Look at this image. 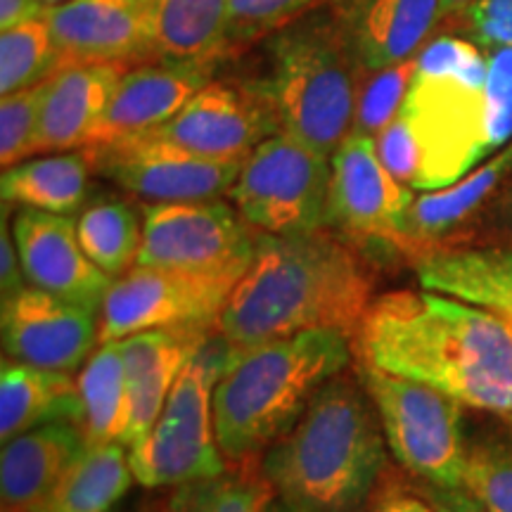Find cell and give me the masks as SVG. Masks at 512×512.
<instances>
[{
  "label": "cell",
  "instance_id": "cell-3",
  "mask_svg": "<svg viewBox=\"0 0 512 512\" xmlns=\"http://www.w3.org/2000/svg\"><path fill=\"white\" fill-rule=\"evenodd\" d=\"M354 382L335 377L264 458V479L278 501L311 512H354L384 467L377 413Z\"/></svg>",
  "mask_w": 512,
  "mask_h": 512
},
{
  "label": "cell",
  "instance_id": "cell-9",
  "mask_svg": "<svg viewBox=\"0 0 512 512\" xmlns=\"http://www.w3.org/2000/svg\"><path fill=\"white\" fill-rule=\"evenodd\" d=\"M330 178V155L280 131L242 162L230 195L242 219L261 233H313L325 228Z\"/></svg>",
  "mask_w": 512,
  "mask_h": 512
},
{
  "label": "cell",
  "instance_id": "cell-40",
  "mask_svg": "<svg viewBox=\"0 0 512 512\" xmlns=\"http://www.w3.org/2000/svg\"><path fill=\"white\" fill-rule=\"evenodd\" d=\"M24 280H27V275H24L22 261H19L15 235H10L8 204H5L3 221H0V292H3V302L27 287Z\"/></svg>",
  "mask_w": 512,
  "mask_h": 512
},
{
  "label": "cell",
  "instance_id": "cell-38",
  "mask_svg": "<svg viewBox=\"0 0 512 512\" xmlns=\"http://www.w3.org/2000/svg\"><path fill=\"white\" fill-rule=\"evenodd\" d=\"M377 152H380V159L389 174L411 188L415 169H418V150H415L413 133L401 112L377 133Z\"/></svg>",
  "mask_w": 512,
  "mask_h": 512
},
{
  "label": "cell",
  "instance_id": "cell-48",
  "mask_svg": "<svg viewBox=\"0 0 512 512\" xmlns=\"http://www.w3.org/2000/svg\"><path fill=\"white\" fill-rule=\"evenodd\" d=\"M505 420H508V422H510V425H512V415H505Z\"/></svg>",
  "mask_w": 512,
  "mask_h": 512
},
{
  "label": "cell",
  "instance_id": "cell-16",
  "mask_svg": "<svg viewBox=\"0 0 512 512\" xmlns=\"http://www.w3.org/2000/svg\"><path fill=\"white\" fill-rule=\"evenodd\" d=\"M157 0H69L46 10L60 55L72 64H128L155 55Z\"/></svg>",
  "mask_w": 512,
  "mask_h": 512
},
{
  "label": "cell",
  "instance_id": "cell-15",
  "mask_svg": "<svg viewBox=\"0 0 512 512\" xmlns=\"http://www.w3.org/2000/svg\"><path fill=\"white\" fill-rule=\"evenodd\" d=\"M0 332L5 358L60 373L79 368L100 342L95 311L31 285L3 302Z\"/></svg>",
  "mask_w": 512,
  "mask_h": 512
},
{
  "label": "cell",
  "instance_id": "cell-17",
  "mask_svg": "<svg viewBox=\"0 0 512 512\" xmlns=\"http://www.w3.org/2000/svg\"><path fill=\"white\" fill-rule=\"evenodd\" d=\"M214 60H159L126 69L88 147L131 143L171 121L211 83Z\"/></svg>",
  "mask_w": 512,
  "mask_h": 512
},
{
  "label": "cell",
  "instance_id": "cell-36",
  "mask_svg": "<svg viewBox=\"0 0 512 512\" xmlns=\"http://www.w3.org/2000/svg\"><path fill=\"white\" fill-rule=\"evenodd\" d=\"M323 0H230L228 46L275 34L309 15Z\"/></svg>",
  "mask_w": 512,
  "mask_h": 512
},
{
  "label": "cell",
  "instance_id": "cell-37",
  "mask_svg": "<svg viewBox=\"0 0 512 512\" xmlns=\"http://www.w3.org/2000/svg\"><path fill=\"white\" fill-rule=\"evenodd\" d=\"M486 67V105L494 150H503L512 138V46L494 48Z\"/></svg>",
  "mask_w": 512,
  "mask_h": 512
},
{
  "label": "cell",
  "instance_id": "cell-45",
  "mask_svg": "<svg viewBox=\"0 0 512 512\" xmlns=\"http://www.w3.org/2000/svg\"><path fill=\"white\" fill-rule=\"evenodd\" d=\"M498 216H501L503 228L510 230V233H512V183H510L508 192L503 195L501 204H498Z\"/></svg>",
  "mask_w": 512,
  "mask_h": 512
},
{
  "label": "cell",
  "instance_id": "cell-6",
  "mask_svg": "<svg viewBox=\"0 0 512 512\" xmlns=\"http://www.w3.org/2000/svg\"><path fill=\"white\" fill-rule=\"evenodd\" d=\"M233 347L221 332L211 335L166 399L152 430L128 448V463L138 484L185 486L226 472L214 425V389L226 373Z\"/></svg>",
  "mask_w": 512,
  "mask_h": 512
},
{
  "label": "cell",
  "instance_id": "cell-12",
  "mask_svg": "<svg viewBox=\"0 0 512 512\" xmlns=\"http://www.w3.org/2000/svg\"><path fill=\"white\" fill-rule=\"evenodd\" d=\"M411 204V190L389 174L377 152L375 138L349 133L332 152L325 226H335L349 238L363 242L411 247Z\"/></svg>",
  "mask_w": 512,
  "mask_h": 512
},
{
  "label": "cell",
  "instance_id": "cell-19",
  "mask_svg": "<svg viewBox=\"0 0 512 512\" xmlns=\"http://www.w3.org/2000/svg\"><path fill=\"white\" fill-rule=\"evenodd\" d=\"M361 74L380 72L418 50L441 19V0H330Z\"/></svg>",
  "mask_w": 512,
  "mask_h": 512
},
{
  "label": "cell",
  "instance_id": "cell-44",
  "mask_svg": "<svg viewBox=\"0 0 512 512\" xmlns=\"http://www.w3.org/2000/svg\"><path fill=\"white\" fill-rule=\"evenodd\" d=\"M477 0H441V17H453L463 15L475 5Z\"/></svg>",
  "mask_w": 512,
  "mask_h": 512
},
{
  "label": "cell",
  "instance_id": "cell-33",
  "mask_svg": "<svg viewBox=\"0 0 512 512\" xmlns=\"http://www.w3.org/2000/svg\"><path fill=\"white\" fill-rule=\"evenodd\" d=\"M415 72H418V57L392 64V67L380 69V72H370L368 81L358 88L356 117L351 133H363V136L375 138L399 114Z\"/></svg>",
  "mask_w": 512,
  "mask_h": 512
},
{
  "label": "cell",
  "instance_id": "cell-10",
  "mask_svg": "<svg viewBox=\"0 0 512 512\" xmlns=\"http://www.w3.org/2000/svg\"><path fill=\"white\" fill-rule=\"evenodd\" d=\"M249 223L219 200L157 202L143 211L138 264L238 285L252 266Z\"/></svg>",
  "mask_w": 512,
  "mask_h": 512
},
{
  "label": "cell",
  "instance_id": "cell-21",
  "mask_svg": "<svg viewBox=\"0 0 512 512\" xmlns=\"http://www.w3.org/2000/svg\"><path fill=\"white\" fill-rule=\"evenodd\" d=\"M86 448L88 439L79 422H50L3 444L0 510H41Z\"/></svg>",
  "mask_w": 512,
  "mask_h": 512
},
{
  "label": "cell",
  "instance_id": "cell-23",
  "mask_svg": "<svg viewBox=\"0 0 512 512\" xmlns=\"http://www.w3.org/2000/svg\"><path fill=\"white\" fill-rule=\"evenodd\" d=\"M415 275L422 290L482 306L512 325V247L434 249L418 256Z\"/></svg>",
  "mask_w": 512,
  "mask_h": 512
},
{
  "label": "cell",
  "instance_id": "cell-30",
  "mask_svg": "<svg viewBox=\"0 0 512 512\" xmlns=\"http://www.w3.org/2000/svg\"><path fill=\"white\" fill-rule=\"evenodd\" d=\"M76 235L88 259L114 280L138 264L143 228L136 211L124 202L100 200L91 204L76 219Z\"/></svg>",
  "mask_w": 512,
  "mask_h": 512
},
{
  "label": "cell",
  "instance_id": "cell-7",
  "mask_svg": "<svg viewBox=\"0 0 512 512\" xmlns=\"http://www.w3.org/2000/svg\"><path fill=\"white\" fill-rule=\"evenodd\" d=\"M356 370L392 456L425 484L460 489L467 465L463 403L361 358Z\"/></svg>",
  "mask_w": 512,
  "mask_h": 512
},
{
  "label": "cell",
  "instance_id": "cell-2",
  "mask_svg": "<svg viewBox=\"0 0 512 512\" xmlns=\"http://www.w3.org/2000/svg\"><path fill=\"white\" fill-rule=\"evenodd\" d=\"M373 304L368 268L328 230L259 235L249 271L230 292L216 330L235 351L299 335L339 330L356 337Z\"/></svg>",
  "mask_w": 512,
  "mask_h": 512
},
{
  "label": "cell",
  "instance_id": "cell-1",
  "mask_svg": "<svg viewBox=\"0 0 512 512\" xmlns=\"http://www.w3.org/2000/svg\"><path fill=\"white\" fill-rule=\"evenodd\" d=\"M354 344L380 370L512 415V325L494 311L430 290L389 292L370 304Z\"/></svg>",
  "mask_w": 512,
  "mask_h": 512
},
{
  "label": "cell",
  "instance_id": "cell-47",
  "mask_svg": "<svg viewBox=\"0 0 512 512\" xmlns=\"http://www.w3.org/2000/svg\"><path fill=\"white\" fill-rule=\"evenodd\" d=\"M62 3H69V0H43L46 8H55V5H62Z\"/></svg>",
  "mask_w": 512,
  "mask_h": 512
},
{
  "label": "cell",
  "instance_id": "cell-22",
  "mask_svg": "<svg viewBox=\"0 0 512 512\" xmlns=\"http://www.w3.org/2000/svg\"><path fill=\"white\" fill-rule=\"evenodd\" d=\"M126 64H72L46 81L36 152L88 147Z\"/></svg>",
  "mask_w": 512,
  "mask_h": 512
},
{
  "label": "cell",
  "instance_id": "cell-8",
  "mask_svg": "<svg viewBox=\"0 0 512 512\" xmlns=\"http://www.w3.org/2000/svg\"><path fill=\"white\" fill-rule=\"evenodd\" d=\"M399 112L418 150L413 190H444L496 152L482 79L418 69Z\"/></svg>",
  "mask_w": 512,
  "mask_h": 512
},
{
  "label": "cell",
  "instance_id": "cell-39",
  "mask_svg": "<svg viewBox=\"0 0 512 512\" xmlns=\"http://www.w3.org/2000/svg\"><path fill=\"white\" fill-rule=\"evenodd\" d=\"M465 15L484 48L512 46V0H477Z\"/></svg>",
  "mask_w": 512,
  "mask_h": 512
},
{
  "label": "cell",
  "instance_id": "cell-11",
  "mask_svg": "<svg viewBox=\"0 0 512 512\" xmlns=\"http://www.w3.org/2000/svg\"><path fill=\"white\" fill-rule=\"evenodd\" d=\"M280 133L264 81H211L174 119L138 140L169 145L211 162H245L266 138Z\"/></svg>",
  "mask_w": 512,
  "mask_h": 512
},
{
  "label": "cell",
  "instance_id": "cell-26",
  "mask_svg": "<svg viewBox=\"0 0 512 512\" xmlns=\"http://www.w3.org/2000/svg\"><path fill=\"white\" fill-rule=\"evenodd\" d=\"M512 171V140L482 166L472 169L444 190H434L413 200L408 211V235L413 245L432 242L470 219Z\"/></svg>",
  "mask_w": 512,
  "mask_h": 512
},
{
  "label": "cell",
  "instance_id": "cell-20",
  "mask_svg": "<svg viewBox=\"0 0 512 512\" xmlns=\"http://www.w3.org/2000/svg\"><path fill=\"white\" fill-rule=\"evenodd\" d=\"M211 323L145 330L121 339L131 422L124 446H136L152 430L190 358L211 337Z\"/></svg>",
  "mask_w": 512,
  "mask_h": 512
},
{
  "label": "cell",
  "instance_id": "cell-28",
  "mask_svg": "<svg viewBox=\"0 0 512 512\" xmlns=\"http://www.w3.org/2000/svg\"><path fill=\"white\" fill-rule=\"evenodd\" d=\"M133 479L124 444H88L38 512H110Z\"/></svg>",
  "mask_w": 512,
  "mask_h": 512
},
{
  "label": "cell",
  "instance_id": "cell-24",
  "mask_svg": "<svg viewBox=\"0 0 512 512\" xmlns=\"http://www.w3.org/2000/svg\"><path fill=\"white\" fill-rule=\"evenodd\" d=\"M83 420L79 380L60 370L5 358L0 370V441L22 437L50 422Z\"/></svg>",
  "mask_w": 512,
  "mask_h": 512
},
{
  "label": "cell",
  "instance_id": "cell-43",
  "mask_svg": "<svg viewBox=\"0 0 512 512\" xmlns=\"http://www.w3.org/2000/svg\"><path fill=\"white\" fill-rule=\"evenodd\" d=\"M373 512H434V508L425 496L413 494V491H387L377 501Z\"/></svg>",
  "mask_w": 512,
  "mask_h": 512
},
{
  "label": "cell",
  "instance_id": "cell-35",
  "mask_svg": "<svg viewBox=\"0 0 512 512\" xmlns=\"http://www.w3.org/2000/svg\"><path fill=\"white\" fill-rule=\"evenodd\" d=\"M46 81L27 91L5 95L0 102V164L5 169L22 164V159L36 152L41 102Z\"/></svg>",
  "mask_w": 512,
  "mask_h": 512
},
{
  "label": "cell",
  "instance_id": "cell-46",
  "mask_svg": "<svg viewBox=\"0 0 512 512\" xmlns=\"http://www.w3.org/2000/svg\"><path fill=\"white\" fill-rule=\"evenodd\" d=\"M266 512H311V510H302V508H294L290 503H283V501H275L268 505Z\"/></svg>",
  "mask_w": 512,
  "mask_h": 512
},
{
  "label": "cell",
  "instance_id": "cell-42",
  "mask_svg": "<svg viewBox=\"0 0 512 512\" xmlns=\"http://www.w3.org/2000/svg\"><path fill=\"white\" fill-rule=\"evenodd\" d=\"M43 0H0V29L8 31L19 24H27L31 19L46 15Z\"/></svg>",
  "mask_w": 512,
  "mask_h": 512
},
{
  "label": "cell",
  "instance_id": "cell-14",
  "mask_svg": "<svg viewBox=\"0 0 512 512\" xmlns=\"http://www.w3.org/2000/svg\"><path fill=\"white\" fill-rule=\"evenodd\" d=\"M86 152L100 176L152 204L216 200L233 188L242 169V162H211L152 140L86 147Z\"/></svg>",
  "mask_w": 512,
  "mask_h": 512
},
{
  "label": "cell",
  "instance_id": "cell-29",
  "mask_svg": "<svg viewBox=\"0 0 512 512\" xmlns=\"http://www.w3.org/2000/svg\"><path fill=\"white\" fill-rule=\"evenodd\" d=\"M83 434L88 444H124L131 401L119 342L100 344L79 375Z\"/></svg>",
  "mask_w": 512,
  "mask_h": 512
},
{
  "label": "cell",
  "instance_id": "cell-31",
  "mask_svg": "<svg viewBox=\"0 0 512 512\" xmlns=\"http://www.w3.org/2000/svg\"><path fill=\"white\" fill-rule=\"evenodd\" d=\"M60 69V55L46 17L31 19L0 36V95L27 91Z\"/></svg>",
  "mask_w": 512,
  "mask_h": 512
},
{
  "label": "cell",
  "instance_id": "cell-41",
  "mask_svg": "<svg viewBox=\"0 0 512 512\" xmlns=\"http://www.w3.org/2000/svg\"><path fill=\"white\" fill-rule=\"evenodd\" d=\"M420 494L430 501L434 512H486L484 505L463 486L460 489H446V486L425 484Z\"/></svg>",
  "mask_w": 512,
  "mask_h": 512
},
{
  "label": "cell",
  "instance_id": "cell-25",
  "mask_svg": "<svg viewBox=\"0 0 512 512\" xmlns=\"http://www.w3.org/2000/svg\"><path fill=\"white\" fill-rule=\"evenodd\" d=\"M91 169L88 152L29 159L3 171L0 178L3 204L69 216L86 200Z\"/></svg>",
  "mask_w": 512,
  "mask_h": 512
},
{
  "label": "cell",
  "instance_id": "cell-13",
  "mask_svg": "<svg viewBox=\"0 0 512 512\" xmlns=\"http://www.w3.org/2000/svg\"><path fill=\"white\" fill-rule=\"evenodd\" d=\"M233 290V285L221 280L133 266L114 280L102 302L100 344L121 342L157 328L219 325V316Z\"/></svg>",
  "mask_w": 512,
  "mask_h": 512
},
{
  "label": "cell",
  "instance_id": "cell-5",
  "mask_svg": "<svg viewBox=\"0 0 512 512\" xmlns=\"http://www.w3.org/2000/svg\"><path fill=\"white\" fill-rule=\"evenodd\" d=\"M264 88L280 131L332 157L354 128L358 64L335 17L316 12L275 31Z\"/></svg>",
  "mask_w": 512,
  "mask_h": 512
},
{
  "label": "cell",
  "instance_id": "cell-27",
  "mask_svg": "<svg viewBox=\"0 0 512 512\" xmlns=\"http://www.w3.org/2000/svg\"><path fill=\"white\" fill-rule=\"evenodd\" d=\"M230 0H157L159 60H216L228 48Z\"/></svg>",
  "mask_w": 512,
  "mask_h": 512
},
{
  "label": "cell",
  "instance_id": "cell-18",
  "mask_svg": "<svg viewBox=\"0 0 512 512\" xmlns=\"http://www.w3.org/2000/svg\"><path fill=\"white\" fill-rule=\"evenodd\" d=\"M12 235L31 287L98 311L114 278L100 271L83 252L76 221L69 216L22 209L12 223Z\"/></svg>",
  "mask_w": 512,
  "mask_h": 512
},
{
  "label": "cell",
  "instance_id": "cell-34",
  "mask_svg": "<svg viewBox=\"0 0 512 512\" xmlns=\"http://www.w3.org/2000/svg\"><path fill=\"white\" fill-rule=\"evenodd\" d=\"M463 489L486 512H512V441H479L467 446Z\"/></svg>",
  "mask_w": 512,
  "mask_h": 512
},
{
  "label": "cell",
  "instance_id": "cell-32",
  "mask_svg": "<svg viewBox=\"0 0 512 512\" xmlns=\"http://www.w3.org/2000/svg\"><path fill=\"white\" fill-rule=\"evenodd\" d=\"M271 494L266 479L221 475L181 486V496L174 498L171 512H266Z\"/></svg>",
  "mask_w": 512,
  "mask_h": 512
},
{
  "label": "cell",
  "instance_id": "cell-4",
  "mask_svg": "<svg viewBox=\"0 0 512 512\" xmlns=\"http://www.w3.org/2000/svg\"><path fill=\"white\" fill-rule=\"evenodd\" d=\"M349 339L339 330H309L254 349H233L214 389L223 456L245 460L283 437L313 396L349 366Z\"/></svg>",
  "mask_w": 512,
  "mask_h": 512
}]
</instances>
